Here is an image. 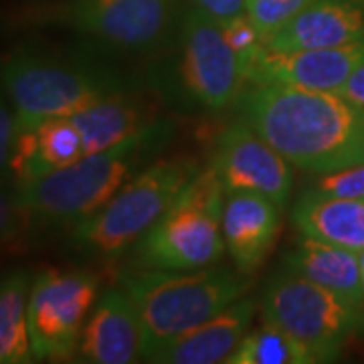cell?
<instances>
[{
    "label": "cell",
    "instance_id": "1",
    "mask_svg": "<svg viewBox=\"0 0 364 364\" xmlns=\"http://www.w3.org/2000/svg\"><path fill=\"white\" fill-rule=\"evenodd\" d=\"M237 112L241 122L310 174L364 162V112L334 91L247 85L237 97Z\"/></svg>",
    "mask_w": 364,
    "mask_h": 364
},
{
    "label": "cell",
    "instance_id": "2",
    "mask_svg": "<svg viewBox=\"0 0 364 364\" xmlns=\"http://www.w3.org/2000/svg\"><path fill=\"white\" fill-rule=\"evenodd\" d=\"M168 124L152 122L132 138L107 150L87 154L77 162L18 182L14 208L31 219L51 223H77L93 217L116 193L140 172L144 160L164 142Z\"/></svg>",
    "mask_w": 364,
    "mask_h": 364
},
{
    "label": "cell",
    "instance_id": "3",
    "mask_svg": "<svg viewBox=\"0 0 364 364\" xmlns=\"http://www.w3.org/2000/svg\"><path fill=\"white\" fill-rule=\"evenodd\" d=\"M249 289V275L229 267L144 269L124 277L144 330V360L191 328L229 308Z\"/></svg>",
    "mask_w": 364,
    "mask_h": 364
},
{
    "label": "cell",
    "instance_id": "4",
    "mask_svg": "<svg viewBox=\"0 0 364 364\" xmlns=\"http://www.w3.org/2000/svg\"><path fill=\"white\" fill-rule=\"evenodd\" d=\"M227 191L208 164L184 186L172 207L136 245L144 269H200L221 259L225 251L223 210Z\"/></svg>",
    "mask_w": 364,
    "mask_h": 364
},
{
    "label": "cell",
    "instance_id": "5",
    "mask_svg": "<svg viewBox=\"0 0 364 364\" xmlns=\"http://www.w3.org/2000/svg\"><path fill=\"white\" fill-rule=\"evenodd\" d=\"M200 164L195 158L156 160L126 182L93 217L73 225L75 241L102 257H116L136 245L172 207Z\"/></svg>",
    "mask_w": 364,
    "mask_h": 364
},
{
    "label": "cell",
    "instance_id": "6",
    "mask_svg": "<svg viewBox=\"0 0 364 364\" xmlns=\"http://www.w3.org/2000/svg\"><path fill=\"white\" fill-rule=\"evenodd\" d=\"M261 320L284 328L314 363H330L346 342L364 330V312L294 272L277 273L259 299Z\"/></svg>",
    "mask_w": 364,
    "mask_h": 364
},
{
    "label": "cell",
    "instance_id": "7",
    "mask_svg": "<svg viewBox=\"0 0 364 364\" xmlns=\"http://www.w3.org/2000/svg\"><path fill=\"white\" fill-rule=\"evenodd\" d=\"M2 83L13 102L18 128H33L49 117H73L107 95V83L87 71L25 55L4 63Z\"/></svg>",
    "mask_w": 364,
    "mask_h": 364
},
{
    "label": "cell",
    "instance_id": "8",
    "mask_svg": "<svg viewBox=\"0 0 364 364\" xmlns=\"http://www.w3.org/2000/svg\"><path fill=\"white\" fill-rule=\"evenodd\" d=\"M95 296L97 279L91 273H41L28 298V330L37 360L75 356Z\"/></svg>",
    "mask_w": 364,
    "mask_h": 364
},
{
    "label": "cell",
    "instance_id": "9",
    "mask_svg": "<svg viewBox=\"0 0 364 364\" xmlns=\"http://www.w3.org/2000/svg\"><path fill=\"white\" fill-rule=\"evenodd\" d=\"M181 79L188 95L208 109H223L245 90L237 53L221 25L191 4L181 21Z\"/></svg>",
    "mask_w": 364,
    "mask_h": 364
},
{
    "label": "cell",
    "instance_id": "10",
    "mask_svg": "<svg viewBox=\"0 0 364 364\" xmlns=\"http://www.w3.org/2000/svg\"><path fill=\"white\" fill-rule=\"evenodd\" d=\"M210 166L219 174L227 195L267 196L279 208L291 195L294 164L241 119L223 130L213 150Z\"/></svg>",
    "mask_w": 364,
    "mask_h": 364
},
{
    "label": "cell",
    "instance_id": "11",
    "mask_svg": "<svg viewBox=\"0 0 364 364\" xmlns=\"http://www.w3.org/2000/svg\"><path fill=\"white\" fill-rule=\"evenodd\" d=\"M176 0H69L59 18L124 49L156 45L174 18Z\"/></svg>",
    "mask_w": 364,
    "mask_h": 364
},
{
    "label": "cell",
    "instance_id": "12",
    "mask_svg": "<svg viewBox=\"0 0 364 364\" xmlns=\"http://www.w3.org/2000/svg\"><path fill=\"white\" fill-rule=\"evenodd\" d=\"M363 63L364 41L326 49H272L263 45L245 71V87L282 83L336 93Z\"/></svg>",
    "mask_w": 364,
    "mask_h": 364
},
{
    "label": "cell",
    "instance_id": "13",
    "mask_svg": "<svg viewBox=\"0 0 364 364\" xmlns=\"http://www.w3.org/2000/svg\"><path fill=\"white\" fill-rule=\"evenodd\" d=\"M75 356L91 364H130L144 358L142 324L124 287L107 289L91 308Z\"/></svg>",
    "mask_w": 364,
    "mask_h": 364
},
{
    "label": "cell",
    "instance_id": "14",
    "mask_svg": "<svg viewBox=\"0 0 364 364\" xmlns=\"http://www.w3.org/2000/svg\"><path fill=\"white\" fill-rule=\"evenodd\" d=\"M257 308V299L243 296L223 312L208 318L207 322L191 328L178 338L170 340L146 360L160 364L227 363L241 340L245 338Z\"/></svg>",
    "mask_w": 364,
    "mask_h": 364
},
{
    "label": "cell",
    "instance_id": "15",
    "mask_svg": "<svg viewBox=\"0 0 364 364\" xmlns=\"http://www.w3.org/2000/svg\"><path fill=\"white\" fill-rule=\"evenodd\" d=\"M279 233V207L253 193L227 195L223 210V237L235 267L253 275L269 255Z\"/></svg>",
    "mask_w": 364,
    "mask_h": 364
},
{
    "label": "cell",
    "instance_id": "16",
    "mask_svg": "<svg viewBox=\"0 0 364 364\" xmlns=\"http://www.w3.org/2000/svg\"><path fill=\"white\" fill-rule=\"evenodd\" d=\"M364 41V0H318L265 41L272 49H326Z\"/></svg>",
    "mask_w": 364,
    "mask_h": 364
},
{
    "label": "cell",
    "instance_id": "17",
    "mask_svg": "<svg viewBox=\"0 0 364 364\" xmlns=\"http://www.w3.org/2000/svg\"><path fill=\"white\" fill-rule=\"evenodd\" d=\"M85 156L79 128L71 117H49L33 128H18L9 166L18 182L65 168Z\"/></svg>",
    "mask_w": 364,
    "mask_h": 364
},
{
    "label": "cell",
    "instance_id": "18",
    "mask_svg": "<svg viewBox=\"0 0 364 364\" xmlns=\"http://www.w3.org/2000/svg\"><path fill=\"white\" fill-rule=\"evenodd\" d=\"M287 272L308 277L364 312V284L358 253L301 237L284 255Z\"/></svg>",
    "mask_w": 364,
    "mask_h": 364
},
{
    "label": "cell",
    "instance_id": "19",
    "mask_svg": "<svg viewBox=\"0 0 364 364\" xmlns=\"http://www.w3.org/2000/svg\"><path fill=\"white\" fill-rule=\"evenodd\" d=\"M301 237L360 253L364 249V198L304 193L291 210Z\"/></svg>",
    "mask_w": 364,
    "mask_h": 364
},
{
    "label": "cell",
    "instance_id": "20",
    "mask_svg": "<svg viewBox=\"0 0 364 364\" xmlns=\"http://www.w3.org/2000/svg\"><path fill=\"white\" fill-rule=\"evenodd\" d=\"M71 119L79 128L85 156L128 140L154 122L150 119L146 107L134 102L132 97L109 93L100 102L81 109Z\"/></svg>",
    "mask_w": 364,
    "mask_h": 364
},
{
    "label": "cell",
    "instance_id": "21",
    "mask_svg": "<svg viewBox=\"0 0 364 364\" xmlns=\"http://www.w3.org/2000/svg\"><path fill=\"white\" fill-rule=\"evenodd\" d=\"M28 273H9L0 286V363L25 364L35 360L28 330Z\"/></svg>",
    "mask_w": 364,
    "mask_h": 364
},
{
    "label": "cell",
    "instance_id": "22",
    "mask_svg": "<svg viewBox=\"0 0 364 364\" xmlns=\"http://www.w3.org/2000/svg\"><path fill=\"white\" fill-rule=\"evenodd\" d=\"M227 364H314V358L284 328L261 322L245 334Z\"/></svg>",
    "mask_w": 364,
    "mask_h": 364
},
{
    "label": "cell",
    "instance_id": "23",
    "mask_svg": "<svg viewBox=\"0 0 364 364\" xmlns=\"http://www.w3.org/2000/svg\"><path fill=\"white\" fill-rule=\"evenodd\" d=\"M314 2L318 0H245V13L267 41Z\"/></svg>",
    "mask_w": 364,
    "mask_h": 364
},
{
    "label": "cell",
    "instance_id": "24",
    "mask_svg": "<svg viewBox=\"0 0 364 364\" xmlns=\"http://www.w3.org/2000/svg\"><path fill=\"white\" fill-rule=\"evenodd\" d=\"M225 39L231 45V49L237 53L239 63L243 67V75L247 71L249 63L255 59V55L261 51V47L265 45V39L259 33V28L247 16V13L237 14L231 21L221 25Z\"/></svg>",
    "mask_w": 364,
    "mask_h": 364
},
{
    "label": "cell",
    "instance_id": "25",
    "mask_svg": "<svg viewBox=\"0 0 364 364\" xmlns=\"http://www.w3.org/2000/svg\"><path fill=\"white\" fill-rule=\"evenodd\" d=\"M306 193L322 196H344V198H364V162L356 166L318 174Z\"/></svg>",
    "mask_w": 364,
    "mask_h": 364
},
{
    "label": "cell",
    "instance_id": "26",
    "mask_svg": "<svg viewBox=\"0 0 364 364\" xmlns=\"http://www.w3.org/2000/svg\"><path fill=\"white\" fill-rule=\"evenodd\" d=\"M16 138H18L16 112L2 105V109H0V162H2V168H6V164L13 158Z\"/></svg>",
    "mask_w": 364,
    "mask_h": 364
},
{
    "label": "cell",
    "instance_id": "27",
    "mask_svg": "<svg viewBox=\"0 0 364 364\" xmlns=\"http://www.w3.org/2000/svg\"><path fill=\"white\" fill-rule=\"evenodd\" d=\"M203 13L215 18L219 25L231 21L237 14L245 13V0H191Z\"/></svg>",
    "mask_w": 364,
    "mask_h": 364
},
{
    "label": "cell",
    "instance_id": "28",
    "mask_svg": "<svg viewBox=\"0 0 364 364\" xmlns=\"http://www.w3.org/2000/svg\"><path fill=\"white\" fill-rule=\"evenodd\" d=\"M340 97L364 112V63L352 71V75L338 87Z\"/></svg>",
    "mask_w": 364,
    "mask_h": 364
},
{
    "label": "cell",
    "instance_id": "29",
    "mask_svg": "<svg viewBox=\"0 0 364 364\" xmlns=\"http://www.w3.org/2000/svg\"><path fill=\"white\" fill-rule=\"evenodd\" d=\"M358 259H360V272H363V284H364V249L358 253Z\"/></svg>",
    "mask_w": 364,
    "mask_h": 364
}]
</instances>
